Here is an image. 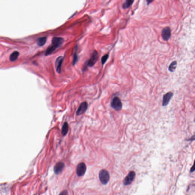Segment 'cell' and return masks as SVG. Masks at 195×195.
<instances>
[{
    "mask_svg": "<svg viewBox=\"0 0 195 195\" xmlns=\"http://www.w3.org/2000/svg\"><path fill=\"white\" fill-rule=\"evenodd\" d=\"M99 176L100 181L103 185H106L108 183L110 176L108 172L106 170L103 169L100 171Z\"/></svg>",
    "mask_w": 195,
    "mask_h": 195,
    "instance_id": "1",
    "label": "cell"
},
{
    "mask_svg": "<svg viewBox=\"0 0 195 195\" xmlns=\"http://www.w3.org/2000/svg\"><path fill=\"white\" fill-rule=\"evenodd\" d=\"M111 106L112 108L116 111L121 110L122 108V104L119 98L115 97L111 102Z\"/></svg>",
    "mask_w": 195,
    "mask_h": 195,
    "instance_id": "2",
    "label": "cell"
},
{
    "mask_svg": "<svg viewBox=\"0 0 195 195\" xmlns=\"http://www.w3.org/2000/svg\"><path fill=\"white\" fill-rule=\"evenodd\" d=\"M98 52L96 50H94L91 55L90 60L88 61L87 64L88 66H93L95 64L98 58Z\"/></svg>",
    "mask_w": 195,
    "mask_h": 195,
    "instance_id": "3",
    "label": "cell"
},
{
    "mask_svg": "<svg viewBox=\"0 0 195 195\" xmlns=\"http://www.w3.org/2000/svg\"><path fill=\"white\" fill-rule=\"evenodd\" d=\"M87 167L86 165L83 162L80 163L77 165L76 169V172L78 176H83L86 172Z\"/></svg>",
    "mask_w": 195,
    "mask_h": 195,
    "instance_id": "4",
    "label": "cell"
},
{
    "mask_svg": "<svg viewBox=\"0 0 195 195\" xmlns=\"http://www.w3.org/2000/svg\"><path fill=\"white\" fill-rule=\"evenodd\" d=\"M135 173L133 171H131L129 173L128 175L125 177L123 180V183L125 185H130L134 181L135 178Z\"/></svg>",
    "mask_w": 195,
    "mask_h": 195,
    "instance_id": "5",
    "label": "cell"
},
{
    "mask_svg": "<svg viewBox=\"0 0 195 195\" xmlns=\"http://www.w3.org/2000/svg\"><path fill=\"white\" fill-rule=\"evenodd\" d=\"M171 31L169 27H166L163 29L162 32V37L165 41H168L170 37Z\"/></svg>",
    "mask_w": 195,
    "mask_h": 195,
    "instance_id": "6",
    "label": "cell"
},
{
    "mask_svg": "<svg viewBox=\"0 0 195 195\" xmlns=\"http://www.w3.org/2000/svg\"><path fill=\"white\" fill-rule=\"evenodd\" d=\"M87 108V103L86 102H82L79 106L77 112H76V114L77 116H80L81 115L85 113V112H86Z\"/></svg>",
    "mask_w": 195,
    "mask_h": 195,
    "instance_id": "7",
    "label": "cell"
},
{
    "mask_svg": "<svg viewBox=\"0 0 195 195\" xmlns=\"http://www.w3.org/2000/svg\"><path fill=\"white\" fill-rule=\"evenodd\" d=\"M63 61V57L60 56L55 61V67L57 73H60L61 71V66Z\"/></svg>",
    "mask_w": 195,
    "mask_h": 195,
    "instance_id": "8",
    "label": "cell"
},
{
    "mask_svg": "<svg viewBox=\"0 0 195 195\" xmlns=\"http://www.w3.org/2000/svg\"><path fill=\"white\" fill-rule=\"evenodd\" d=\"M65 167V164L63 162H59L55 165L54 167V170L55 173L58 175L63 170Z\"/></svg>",
    "mask_w": 195,
    "mask_h": 195,
    "instance_id": "9",
    "label": "cell"
},
{
    "mask_svg": "<svg viewBox=\"0 0 195 195\" xmlns=\"http://www.w3.org/2000/svg\"><path fill=\"white\" fill-rule=\"evenodd\" d=\"M173 96V93L172 92H168L163 96L162 101V106H166L168 105Z\"/></svg>",
    "mask_w": 195,
    "mask_h": 195,
    "instance_id": "10",
    "label": "cell"
},
{
    "mask_svg": "<svg viewBox=\"0 0 195 195\" xmlns=\"http://www.w3.org/2000/svg\"><path fill=\"white\" fill-rule=\"evenodd\" d=\"M61 46V45L58 44H52V46L48 47L46 50L45 52V55L48 56L51 54L56 49L60 47Z\"/></svg>",
    "mask_w": 195,
    "mask_h": 195,
    "instance_id": "11",
    "label": "cell"
},
{
    "mask_svg": "<svg viewBox=\"0 0 195 195\" xmlns=\"http://www.w3.org/2000/svg\"><path fill=\"white\" fill-rule=\"evenodd\" d=\"M69 128V127L68 123L66 122L64 123L61 129V133L63 136H65L67 134L68 132Z\"/></svg>",
    "mask_w": 195,
    "mask_h": 195,
    "instance_id": "12",
    "label": "cell"
},
{
    "mask_svg": "<svg viewBox=\"0 0 195 195\" xmlns=\"http://www.w3.org/2000/svg\"><path fill=\"white\" fill-rule=\"evenodd\" d=\"M134 2V0H125V1L123 3V8L124 9H128L132 5Z\"/></svg>",
    "mask_w": 195,
    "mask_h": 195,
    "instance_id": "13",
    "label": "cell"
},
{
    "mask_svg": "<svg viewBox=\"0 0 195 195\" xmlns=\"http://www.w3.org/2000/svg\"><path fill=\"white\" fill-rule=\"evenodd\" d=\"M46 40H47V38L46 37H42L38 39L37 41V44L39 46H42L46 44Z\"/></svg>",
    "mask_w": 195,
    "mask_h": 195,
    "instance_id": "14",
    "label": "cell"
},
{
    "mask_svg": "<svg viewBox=\"0 0 195 195\" xmlns=\"http://www.w3.org/2000/svg\"><path fill=\"white\" fill-rule=\"evenodd\" d=\"M19 55V53L17 51L13 52L10 55V60L11 61H14L16 60L18 58Z\"/></svg>",
    "mask_w": 195,
    "mask_h": 195,
    "instance_id": "15",
    "label": "cell"
},
{
    "mask_svg": "<svg viewBox=\"0 0 195 195\" xmlns=\"http://www.w3.org/2000/svg\"><path fill=\"white\" fill-rule=\"evenodd\" d=\"M63 42V39L61 38L55 37L52 39V42L53 44H59L61 45Z\"/></svg>",
    "mask_w": 195,
    "mask_h": 195,
    "instance_id": "16",
    "label": "cell"
},
{
    "mask_svg": "<svg viewBox=\"0 0 195 195\" xmlns=\"http://www.w3.org/2000/svg\"><path fill=\"white\" fill-rule=\"evenodd\" d=\"M177 66V62L176 61H173L170 65L169 67V70L171 72H173L176 69Z\"/></svg>",
    "mask_w": 195,
    "mask_h": 195,
    "instance_id": "17",
    "label": "cell"
},
{
    "mask_svg": "<svg viewBox=\"0 0 195 195\" xmlns=\"http://www.w3.org/2000/svg\"><path fill=\"white\" fill-rule=\"evenodd\" d=\"M108 54L105 55H104V56L102 57V58H101V62H102V65H104L105 64V63L106 62V61H107V60H108Z\"/></svg>",
    "mask_w": 195,
    "mask_h": 195,
    "instance_id": "18",
    "label": "cell"
},
{
    "mask_svg": "<svg viewBox=\"0 0 195 195\" xmlns=\"http://www.w3.org/2000/svg\"><path fill=\"white\" fill-rule=\"evenodd\" d=\"M77 60H78V55H77V52H75L74 55L73 61V65H75L76 62H77Z\"/></svg>",
    "mask_w": 195,
    "mask_h": 195,
    "instance_id": "19",
    "label": "cell"
},
{
    "mask_svg": "<svg viewBox=\"0 0 195 195\" xmlns=\"http://www.w3.org/2000/svg\"><path fill=\"white\" fill-rule=\"evenodd\" d=\"M195 171V160H194V163L192 167L191 168V170H190V172H193Z\"/></svg>",
    "mask_w": 195,
    "mask_h": 195,
    "instance_id": "20",
    "label": "cell"
},
{
    "mask_svg": "<svg viewBox=\"0 0 195 195\" xmlns=\"http://www.w3.org/2000/svg\"><path fill=\"white\" fill-rule=\"evenodd\" d=\"M189 141H193L195 140V133L189 139Z\"/></svg>",
    "mask_w": 195,
    "mask_h": 195,
    "instance_id": "21",
    "label": "cell"
},
{
    "mask_svg": "<svg viewBox=\"0 0 195 195\" xmlns=\"http://www.w3.org/2000/svg\"><path fill=\"white\" fill-rule=\"evenodd\" d=\"M154 0H146V2L148 5H149L150 4H151Z\"/></svg>",
    "mask_w": 195,
    "mask_h": 195,
    "instance_id": "22",
    "label": "cell"
},
{
    "mask_svg": "<svg viewBox=\"0 0 195 195\" xmlns=\"http://www.w3.org/2000/svg\"><path fill=\"white\" fill-rule=\"evenodd\" d=\"M68 194V193H67V191H64L62 192L61 193H60V194Z\"/></svg>",
    "mask_w": 195,
    "mask_h": 195,
    "instance_id": "23",
    "label": "cell"
},
{
    "mask_svg": "<svg viewBox=\"0 0 195 195\" xmlns=\"http://www.w3.org/2000/svg\"><path fill=\"white\" fill-rule=\"evenodd\" d=\"M194 122H195V119H194Z\"/></svg>",
    "mask_w": 195,
    "mask_h": 195,
    "instance_id": "24",
    "label": "cell"
}]
</instances>
